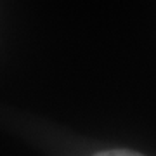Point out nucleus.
I'll use <instances>...</instances> for the list:
<instances>
[{
  "label": "nucleus",
  "mask_w": 156,
  "mask_h": 156,
  "mask_svg": "<svg viewBox=\"0 0 156 156\" xmlns=\"http://www.w3.org/2000/svg\"><path fill=\"white\" fill-rule=\"evenodd\" d=\"M94 156H142L139 153H134V151L128 149H109V151H102V153H97Z\"/></svg>",
  "instance_id": "f257e3e1"
}]
</instances>
